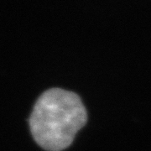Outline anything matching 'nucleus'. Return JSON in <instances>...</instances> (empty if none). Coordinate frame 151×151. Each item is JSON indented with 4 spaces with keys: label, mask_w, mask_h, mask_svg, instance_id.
I'll list each match as a JSON object with an SVG mask.
<instances>
[{
    "label": "nucleus",
    "mask_w": 151,
    "mask_h": 151,
    "mask_svg": "<svg viewBox=\"0 0 151 151\" xmlns=\"http://www.w3.org/2000/svg\"><path fill=\"white\" fill-rule=\"evenodd\" d=\"M87 121L80 97L61 88H50L41 94L29 118L35 141L46 151H62L72 144Z\"/></svg>",
    "instance_id": "nucleus-1"
}]
</instances>
